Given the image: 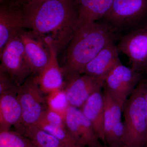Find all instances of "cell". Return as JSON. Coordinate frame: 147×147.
Instances as JSON below:
<instances>
[{
    "label": "cell",
    "instance_id": "obj_1",
    "mask_svg": "<svg viewBox=\"0 0 147 147\" xmlns=\"http://www.w3.org/2000/svg\"><path fill=\"white\" fill-rule=\"evenodd\" d=\"M26 28L58 53L69 44L77 26L74 0H24L19 2Z\"/></svg>",
    "mask_w": 147,
    "mask_h": 147
},
{
    "label": "cell",
    "instance_id": "obj_2",
    "mask_svg": "<svg viewBox=\"0 0 147 147\" xmlns=\"http://www.w3.org/2000/svg\"><path fill=\"white\" fill-rule=\"evenodd\" d=\"M119 38L118 29L108 23L77 24L67 50L64 76L82 74L89 63L107 45Z\"/></svg>",
    "mask_w": 147,
    "mask_h": 147
},
{
    "label": "cell",
    "instance_id": "obj_3",
    "mask_svg": "<svg viewBox=\"0 0 147 147\" xmlns=\"http://www.w3.org/2000/svg\"><path fill=\"white\" fill-rule=\"evenodd\" d=\"M123 141L129 147H146L147 143V115L142 79L122 108Z\"/></svg>",
    "mask_w": 147,
    "mask_h": 147
},
{
    "label": "cell",
    "instance_id": "obj_4",
    "mask_svg": "<svg viewBox=\"0 0 147 147\" xmlns=\"http://www.w3.org/2000/svg\"><path fill=\"white\" fill-rule=\"evenodd\" d=\"M142 74L123 65L120 61L106 75L102 89L109 93L122 109L142 80Z\"/></svg>",
    "mask_w": 147,
    "mask_h": 147
},
{
    "label": "cell",
    "instance_id": "obj_5",
    "mask_svg": "<svg viewBox=\"0 0 147 147\" xmlns=\"http://www.w3.org/2000/svg\"><path fill=\"white\" fill-rule=\"evenodd\" d=\"M16 92L22 109L21 125H35L45 110L44 106L46 104L45 97L42 95L43 93L34 75H30L24 83L18 86Z\"/></svg>",
    "mask_w": 147,
    "mask_h": 147
},
{
    "label": "cell",
    "instance_id": "obj_6",
    "mask_svg": "<svg viewBox=\"0 0 147 147\" xmlns=\"http://www.w3.org/2000/svg\"><path fill=\"white\" fill-rule=\"evenodd\" d=\"M0 67L10 75L17 86L21 85L32 74L24 44L18 35L13 37L7 43L0 53Z\"/></svg>",
    "mask_w": 147,
    "mask_h": 147
},
{
    "label": "cell",
    "instance_id": "obj_7",
    "mask_svg": "<svg viewBox=\"0 0 147 147\" xmlns=\"http://www.w3.org/2000/svg\"><path fill=\"white\" fill-rule=\"evenodd\" d=\"M119 53L128 57L131 68L139 73L147 70V28L135 30L121 37L117 45Z\"/></svg>",
    "mask_w": 147,
    "mask_h": 147
},
{
    "label": "cell",
    "instance_id": "obj_8",
    "mask_svg": "<svg viewBox=\"0 0 147 147\" xmlns=\"http://www.w3.org/2000/svg\"><path fill=\"white\" fill-rule=\"evenodd\" d=\"M105 79L84 74L65 76L64 89L69 105L80 109L93 94L102 90Z\"/></svg>",
    "mask_w": 147,
    "mask_h": 147
},
{
    "label": "cell",
    "instance_id": "obj_9",
    "mask_svg": "<svg viewBox=\"0 0 147 147\" xmlns=\"http://www.w3.org/2000/svg\"><path fill=\"white\" fill-rule=\"evenodd\" d=\"M26 28L22 7L15 0L1 4L0 8V53L13 37Z\"/></svg>",
    "mask_w": 147,
    "mask_h": 147
},
{
    "label": "cell",
    "instance_id": "obj_10",
    "mask_svg": "<svg viewBox=\"0 0 147 147\" xmlns=\"http://www.w3.org/2000/svg\"><path fill=\"white\" fill-rule=\"evenodd\" d=\"M104 102V133L105 145L112 147L125 146L122 109L106 91L103 90Z\"/></svg>",
    "mask_w": 147,
    "mask_h": 147
},
{
    "label": "cell",
    "instance_id": "obj_11",
    "mask_svg": "<svg viewBox=\"0 0 147 147\" xmlns=\"http://www.w3.org/2000/svg\"><path fill=\"white\" fill-rule=\"evenodd\" d=\"M147 10V0H114L103 18L118 29L138 21Z\"/></svg>",
    "mask_w": 147,
    "mask_h": 147
},
{
    "label": "cell",
    "instance_id": "obj_12",
    "mask_svg": "<svg viewBox=\"0 0 147 147\" xmlns=\"http://www.w3.org/2000/svg\"><path fill=\"white\" fill-rule=\"evenodd\" d=\"M19 37L24 44V50L32 74L37 76L49 63L51 57L50 47L32 32L21 31Z\"/></svg>",
    "mask_w": 147,
    "mask_h": 147
},
{
    "label": "cell",
    "instance_id": "obj_13",
    "mask_svg": "<svg viewBox=\"0 0 147 147\" xmlns=\"http://www.w3.org/2000/svg\"><path fill=\"white\" fill-rule=\"evenodd\" d=\"M65 123L69 132L78 143L88 147H95L101 143L90 122L79 108L69 105Z\"/></svg>",
    "mask_w": 147,
    "mask_h": 147
},
{
    "label": "cell",
    "instance_id": "obj_14",
    "mask_svg": "<svg viewBox=\"0 0 147 147\" xmlns=\"http://www.w3.org/2000/svg\"><path fill=\"white\" fill-rule=\"evenodd\" d=\"M48 45L51 52L50 61L41 73L35 76L42 92L46 94L62 89L65 86L63 71L57 58L58 52L53 44Z\"/></svg>",
    "mask_w": 147,
    "mask_h": 147
},
{
    "label": "cell",
    "instance_id": "obj_15",
    "mask_svg": "<svg viewBox=\"0 0 147 147\" xmlns=\"http://www.w3.org/2000/svg\"><path fill=\"white\" fill-rule=\"evenodd\" d=\"M115 43L107 45L89 63L82 74L96 78H105L113 67L120 61Z\"/></svg>",
    "mask_w": 147,
    "mask_h": 147
},
{
    "label": "cell",
    "instance_id": "obj_16",
    "mask_svg": "<svg viewBox=\"0 0 147 147\" xmlns=\"http://www.w3.org/2000/svg\"><path fill=\"white\" fill-rule=\"evenodd\" d=\"M22 111L16 92L0 94V131L22 123Z\"/></svg>",
    "mask_w": 147,
    "mask_h": 147
},
{
    "label": "cell",
    "instance_id": "obj_17",
    "mask_svg": "<svg viewBox=\"0 0 147 147\" xmlns=\"http://www.w3.org/2000/svg\"><path fill=\"white\" fill-rule=\"evenodd\" d=\"M80 109L90 122L98 139L105 145L104 97L102 90L93 94Z\"/></svg>",
    "mask_w": 147,
    "mask_h": 147
},
{
    "label": "cell",
    "instance_id": "obj_18",
    "mask_svg": "<svg viewBox=\"0 0 147 147\" xmlns=\"http://www.w3.org/2000/svg\"><path fill=\"white\" fill-rule=\"evenodd\" d=\"M114 0H74L78 24L95 22L103 18Z\"/></svg>",
    "mask_w": 147,
    "mask_h": 147
},
{
    "label": "cell",
    "instance_id": "obj_19",
    "mask_svg": "<svg viewBox=\"0 0 147 147\" xmlns=\"http://www.w3.org/2000/svg\"><path fill=\"white\" fill-rule=\"evenodd\" d=\"M16 131L30 139L34 147H63L60 141L35 125L20 124L16 126Z\"/></svg>",
    "mask_w": 147,
    "mask_h": 147
},
{
    "label": "cell",
    "instance_id": "obj_20",
    "mask_svg": "<svg viewBox=\"0 0 147 147\" xmlns=\"http://www.w3.org/2000/svg\"><path fill=\"white\" fill-rule=\"evenodd\" d=\"M45 102L47 108L65 118L69 105L64 88L47 94Z\"/></svg>",
    "mask_w": 147,
    "mask_h": 147
},
{
    "label": "cell",
    "instance_id": "obj_21",
    "mask_svg": "<svg viewBox=\"0 0 147 147\" xmlns=\"http://www.w3.org/2000/svg\"><path fill=\"white\" fill-rule=\"evenodd\" d=\"M35 125L56 137L64 145H71L78 143L66 127L51 124L41 121H38Z\"/></svg>",
    "mask_w": 147,
    "mask_h": 147
},
{
    "label": "cell",
    "instance_id": "obj_22",
    "mask_svg": "<svg viewBox=\"0 0 147 147\" xmlns=\"http://www.w3.org/2000/svg\"><path fill=\"white\" fill-rule=\"evenodd\" d=\"M0 147H34L31 141L17 131H0Z\"/></svg>",
    "mask_w": 147,
    "mask_h": 147
},
{
    "label": "cell",
    "instance_id": "obj_23",
    "mask_svg": "<svg viewBox=\"0 0 147 147\" xmlns=\"http://www.w3.org/2000/svg\"><path fill=\"white\" fill-rule=\"evenodd\" d=\"M39 121H42L51 124L66 127L65 118L59 113L50 110L47 107L43 111Z\"/></svg>",
    "mask_w": 147,
    "mask_h": 147
},
{
    "label": "cell",
    "instance_id": "obj_24",
    "mask_svg": "<svg viewBox=\"0 0 147 147\" xmlns=\"http://www.w3.org/2000/svg\"><path fill=\"white\" fill-rule=\"evenodd\" d=\"M10 75L0 67V94L9 91H16L17 87Z\"/></svg>",
    "mask_w": 147,
    "mask_h": 147
},
{
    "label": "cell",
    "instance_id": "obj_25",
    "mask_svg": "<svg viewBox=\"0 0 147 147\" xmlns=\"http://www.w3.org/2000/svg\"><path fill=\"white\" fill-rule=\"evenodd\" d=\"M147 77L146 79H144V95L145 102H146V108L147 115Z\"/></svg>",
    "mask_w": 147,
    "mask_h": 147
},
{
    "label": "cell",
    "instance_id": "obj_26",
    "mask_svg": "<svg viewBox=\"0 0 147 147\" xmlns=\"http://www.w3.org/2000/svg\"><path fill=\"white\" fill-rule=\"evenodd\" d=\"M63 147H86V146L82 144L77 143L73 144L66 145V146H64Z\"/></svg>",
    "mask_w": 147,
    "mask_h": 147
},
{
    "label": "cell",
    "instance_id": "obj_27",
    "mask_svg": "<svg viewBox=\"0 0 147 147\" xmlns=\"http://www.w3.org/2000/svg\"><path fill=\"white\" fill-rule=\"evenodd\" d=\"M95 147H110V146H107V145H105L103 144H102V143H100V144L98 145V146H97ZM129 147L128 146H123L121 147Z\"/></svg>",
    "mask_w": 147,
    "mask_h": 147
},
{
    "label": "cell",
    "instance_id": "obj_28",
    "mask_svg": "<svg viewBox=\"0 0 147 147\" xmlns=\"http://www.w3.org/2000/svg\"><path fill=\"white\" fill-rule=\"evenodd\" d=\"M7 1V0H0V3H1V4H2Z\"/></svg>",
    "mask_w": 147,
    "mask_h": 147
},
{
    "label": "cell",
    "instance_id": "obj_29",
    "mask_svg": "<svg viewBox=\"0 0 147 147\" xmlns=\"http://www.w3.org/2000/svg\"><path fill=\"white\" fill-rule=\"evenodd\" d=\"M146 147H147V143L146 145Z\"/></svg>",
    "mask_w": 147,
    "mask_h": 147
},
{
    "label": "cell",
    "instance_id": "obj_30",
    "mask_svg": "<svg viewBox=\"0 0 147 147\" xmlns=\"http://www.w3.org/2000/svg\"><path fill=\"white\" fill-rule=\"evenodd\" d=\"M19 1H24V0H19Z\"/></svg>",
    "mask_w": 147,
    "mask_h": 147
},
{
    "label": "cell",
    "instance_id": "obj_31",
    "mask_svg": "<svg viewBox=\"0 0 147 147\" xmlns=\"http://www.w3.org/2000/svg\"><path fill=\"white\" fill-rule=\"evenodd\" d=\"M147 70L146 71V72H147Z\"/></svg>",
    "mask_w": 147,
    "mask_h": 147
}]
</instances>
